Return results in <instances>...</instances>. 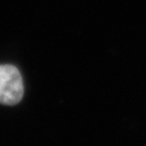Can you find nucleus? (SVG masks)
Returning <instances> with one entry per match:
<instances>
[{"label": "nucleus", "mask_w": 146, "mask_h": 146, "mask_svg": "<svg viewBox=\"0 0 146 146\" xmlns=\"http://www.w3.org/2000/svg\"><path fill=\"white\" fill-rule=\"evenodd\" d=\"M24 87L19 69L12 65H0V103L15 105L23 98Z\"/></svg>", "instance_id": "f257e3e1"}]
</instances>
